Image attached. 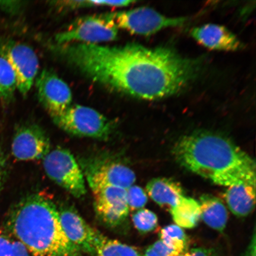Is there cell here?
Wrapping results in <instances>:
<instances>
[{
	"label": "cell",
	"mask_w": 256,
	"mask_h": 256,
	"mask_svg": "<svg viewBox=\"0 0 256 256\" xmlns=\"http://www.w3.org/2000/svg\"><path fill=\"white\" fill-rule=\"evenodd\" d=\"M52 51L63 62L98 84L144 100L177 94L199 74L200 62L170 47L70 44Z\"/></svg>",
	"instance_id": "1"
},
{
	"label": "cell",
	"mask_w": 256,
	"mask_h": 256,
	"mask_svg": "<svg viewBox=\"0 0 256 256\" xmlns=\"http://www.w3.org/2000/svg\"><path fill=\"white\" fill-rule=\"evenodd\" d=\"M172 152L182 166L216 184H256L254 160L219 134L206 131L188 134L178 140Z\"/></svg>",
	"instance_id": "2"
},
{
	"label": "cell",
	"mask_w": 256,
	"mask_h": 256,
	"mask_svg": "<svg viewBox=\"0 0 256 256\" xmlns=\"http://www.w3.org/2000/svg\"><path fill=\"white\" fill-rule=\"evenodd\" d=\"M7 230L34 256H83L70 241L58 209L46 195H28L9 214Z\"/></svg>",
	"instance_id": "3"
},
{
	"label": "cell",
	"mask_w": 256,
	"mask_h": 256,
	"mask_svg": "<svg viewBox=\"0 0 256 256\" xmlns=\"http://www.w3.org/2000/svg\"><path fill=\"white\" fill-rule=\"evenodd\" d=\"M52 119L60 129L79 137L106 140L114 129V124L100 112L78 104H72Z\"/></svg>",
	"instance_id": "4"
},
{
	"label": "cell",
	"mask_w": 256,
	"mask_h": 256,
	"mask_svg": "<svg viewBox=\"0 0 256 256\" xmlns=\"http://www.w3.org/2000/svg\"><path fill=\"white\" fill-rule=\"evenodd\" d=\"M103 15L113 22L118 28L146 36L158 33L164 28L181 26L188 20L186 17H168L155 10L144 7Z\"/></svg>",
	"instance_id": "5"
},
{
	"label": "cell",
	"mask_w": 256,
	"mask_h": 256,
	"mask_svg": "<svg viewBox=\"0 0 256 256\" xmlns=\"http://www.w3.org/2000/svg\"><path fill=\"white\" fill-rule=\"evenodd\" d=\"M43 160L44 171L51 180L76 198H82L87 193L81 167L68 150L56 148Z\"/></svg>",
	"instance_id": "6"
},
{
	"label": "cell",
	"mask_w": 256,
	"mask_h": 256,
	"mask_svg": "<svg viewBox=\"0 0 256 256\" xmlns=\"http://www.w3.org/2000/svg\"><path fill=\"white\" fill-rule=\"evenodd\" d=\"M118 28L103 14L87 16L76 21L66 30L55 36L56 44H98L117 39Z\"/></svg>",
	"instance_id": "7"
},
{
	"label": "cell",
	"mask_w": 256,
	"mask_h": 256,
	"mask_svg": "<svg viewBox=\"0 0 256 256\" xmlns=\"http://www.w3.org/2000/svg\"><path fill=\"white\" fill-rule=\"evenodd\" d=\"M0 56L12 67L18 91L22 95H27L39 71V60L36 53L27 44L8 40L0 44Z\"/></svg>",
	"instance_id": "8"
},
{
	"label": "cell",
	"mask_w": 256,
	"mask_h": 256,
	"mask_svg": "<svg viewBox=\"0 0 256 256\" xmlns=\"http://www.w3.org/2000/svg\"><path fill=\"white\" fill-rule=\"evenodd\" d=\"M82 167L86 180L92 192L105 187L127 190L136 180V174L132 170L120 162L92 159L84 162Z\"/></svg>",
	"instance_id": "9"
},
{
	"label": "cell",
	"mask_w": 256,
	"mask_h": 256,
	"mask_svg": "<svg viewBox=\"0 0 256 256\" xmlns=\"http://www.w3.org/2000/svg\"><path fill=\"white\" fill-rule=\"evenodd\" d=\"M36 86L40 100L51 118L62 114L72 105L71 89L56 73L44 70L36 78Z\"/></svg>",
	"instance_id": "10"
},
{
	"label": "cell",
	"mask_w": 256,
	"mask_h": 256,
	"mask_svg": "<svg viewBox=\"0 0 256 256\" xmlns=\"http://www.w3.org/2000/svg\"><path fill=\"white\" fill-rule=\"evenodd\" d=\"M50 152V142L44 130L36 124L19 128L12 140V152L19 161L44 159Z\"/></svg>",
	"instance_id": "11"
},
{
	"label": "cell",
	"mask_w": 256,
	"mask_h": 256,
	"mask_svg": "<svg viewBox=\"0 0 256 256\" xmlns=\"http://www.w3.org/2000/svg\"><path fill=\"white\" fill-rule=\"evenodd\" d=\"M96 216L105 226L116 228L122 224L129 214L126 190L105 187L92 192Z\"/></svg>",
	"instance_id": "12"
},
{
	"label": "cell",
	"mask_w": 256,
	"mask_h": 256,
	"mask_svg": "<svg viewBox=\"0 0 256 256\" xmlns=\"http://www.w3.org/2000/svg\"><path fill=\"white\" fill-rule=\"evenodd\" d=\"M58 212L64 232L70 241L82 254L94 256V243L98 230L88 225L74 208L62 206Z\"/></svg>",
	"instance_id": "13"
},
{
	"label": "cell",
	"mask_w": 256,
	"mask_h": 256,
	"mask_svg": "<svg viewBox=\"0 0 256 256\" xmlns=\"http://www.w3.org/2000/svg\"><path fill=\"white\" fill-rule=\"evenodd\" d=\"M192 38L202 46L211 50L236 52L244 49V44L224 26L206 24L194 28Z\"/></svg>",
	"instance_id": "14"
},
{
	"label": "cell",
	"mask_w": 256,
	"mask_h": 256,
	"mask_svg": "<svg viewBox=\"0 0 256 256\" xmlns=\"http://www.w3.org/2000/svg\"><path fill=\"white\" fill-rule=\"evenodd\" d=\"M224 198L235 216H247L255 206L256 184L246 183L232 186L227 188Z\"/></svg>",
	"instance_id": "15"
},
{
	"label": "cell",
	"mask_w": 256,
	"mask_h": 256,
	"mask_svg": "<svg viewBox=\"0 0 256 256\" xmlns=\"http://www.w3.org/2000/svg\"><path fill=\"white\" fill-rule=\"evenodd\" d=\"M146 190L155 202L170 210L184 196L183 188L180 184L166 178L152 179L147 184Z\"/></svg>",
	"instance_id": "16"
},
{
	"label": "cell",
	"mask_w": 256,
	"mask_h": 256,
	"mask_svg": "<svg viewBox=\"0 0 256 256\" xmlns=\"http://www.w3.org/2000/svg\"><path fill=\"white\" fill-rule=\"evenodd\" d=\"M200 218L208 226L220 232L226 228L228 212L222 201L210 194L200 198Z\"/></svg>",
	"instance_id": "17"
},
{
	"label": "cell",
	"mask_w": 256,
	"mask_h": 256,
	"mask_svg": "<svg viewBox=\"0 0 256 256\" xmlns=\"http://www.w3.org/2000/svg\"><path fill=\"white\" fill-rule=\"evenodd\" d=\"M170 210L176 225L182 228H194L200 218V203L191 198L182 197Z\"/></svg>",
	"instance_id": "18"
},
{
	"label": "cell",
	"mask_w": 256,
	"mask_h": 256,
	"mask_svg": "<svg viewBox=\"0 0 256 256\" xmlns=\"http://www.w3.org/2000/svg\"><path fill=\"white\" fill-rule=\"evenodd\" d=\"M94 256H142L136 248L96 232Z\"/></svg>",
	"instance_id": "19"
},
{
	"label": "cell",
	"mask_w": 256,
	"mask_h": 256,
	"mask_svg": "<svg viewBox=\"0 0 256 256\" xmlns=\"http://www.w3.org/2000/svg\"><path fill=\"white\" fill-rule=\"evenodd\" d=\"M160 240L179 254H184L188 248V239L184 230L177 225H170L160 233Z\"/></svg>",
	"instance_id": "20"
},
{
	"label": "cell",
	"mask_w": 256,
	"mask_h": 256,
	"mask_svg": "<svg viewBox=\"0 0 256 256\" xmlns=\"http://www.w3.org/2000/svg\"><path fill=\"white\" fill-rule=\"evenodd\" d=\"M0 256H30L25 246L6 230L0 231Z\"/></svg>",
	"instance_id": "21"
},
{
	"label": "cell",
	"mask_w": 256,
	"mask_h": 256,
	"mask_svg": "<svg viewBox=\"0 0 256 256\" xmlns=\"http://www.w3.org/2000/svg\"><path fill=\"white\" fill-rule=\"evenodd\" d=\"M16 88L14 73L7 60L0 56V98H10Z\"/></svg>",
	"instance_id": "22"
},
{
	"label": "cell",
	"mask_w": 256,
	"mask_h": 256,
	"mask_svg": "<svg viewBox=\"0 0 256 256\" xmlns=\"http://www.w3.org/2000/svg\"><path fill=\"white\" fill-rule=\"evenodd\" d=\"M135 1L124 0V1H92V0H81V1H64L55 2V6L62 9H76L92 7H127Z\"/></svg>",
	"instance_id": "23"
},
{
	"label": "cell",
	"mask_w": 256,
	"mask_h": 256,
	"mask_svg": "<svg viewBox=\"0 0 256 256\" xmlns=\"http://www.w3.org/2000/svg\"><path fill=\"white\" fill-rule=\"evenodd\" d=\"M132 219L134 226L142 233L153 231L158 224V216L152 211L146 209L138 210L132 216Z\"/></svg>",
	"instance_id": "24"
},
{
	"label": "cell",
	"mask_w": 256,
	"mask_h": 256,
	"mask_svg": "<svg viewBox=\"0 0 256 256\" xmlns=\"http://www.w3.org/2000/svg\"><path fill=\"white\" fill-rule=\"evenodd\" d=\"M126 196L130 210H142L148 201L146 192L137 186H132L128 188Z\"/></svg>",
	"instance_id": "25"
},
{
	"label": "cell",
	"mask_w": 256,
	"mask_h": 256,
	"mask_svg": "<svg viewBox=\"0 0 256 256\" xmlns=\"http://www.w3.org/2000/svg\"><path fill=\"white\" fill-rule=\"evenodd\" d=\"M180 254L160 240L146 250L144 256H178Z\"/></svg>",
	"instance_id": "26"
},
{
	"label": "cell",
	"mask_w": 256,
	"mask_h": 256,
	"mask_svg": "<svg viewBox=\"0 0 256 256\" xmlns=\"http://www.w3.org/2000/svg\"><path fill=\"white\" fill-rule=\"evenodd\" d=\"M178 256H216L214 252L209 249L197 248L192 249Z\"/></svg>",
	"instance_id": "27"
},
{
	"label": "cell",
	"mask_w": 256,
	"mask_h": 256,
	"mask_svg": "<svg viewBox=\"0 0 256 256\" xmlns=\"http://www.w3.org/2000/svg\"><path fill=\"white\" fill-rule=\"evenodd\" d=\"M6 176V160L4 153L0 150V193L4 185Z\"/></svg>",
	"instance_id": "28"
},
{
	"label": "cell",
	"mask_w": 256,
	"mask_h": 256,
	"mask_svg": "<svg viewBox=\"0 0 256 256\" xmlns=\"http://www.w3.org/2000/svg\"><path fill=\"white\" fill-rule=\"evenodd\" d=\"M19 2H0V8L10 12H15L20 9Z\"/></svg>",
	"instance_id": "29"
},
{
	"label": "cell",
	"mask_w": 256,
	"mask_h": 256,
	"mask_svg": "<svg viewBox=\"0 0 256 256\" xmlns=\"http://www.w3.org/2000/svg\"><path fill=\"white\" fill-rule=\"evenodd\" d=\"M256 234L254 232L245 256H256Z\"/></svg>",
	"instance_id": "30"
}]
</instances>
